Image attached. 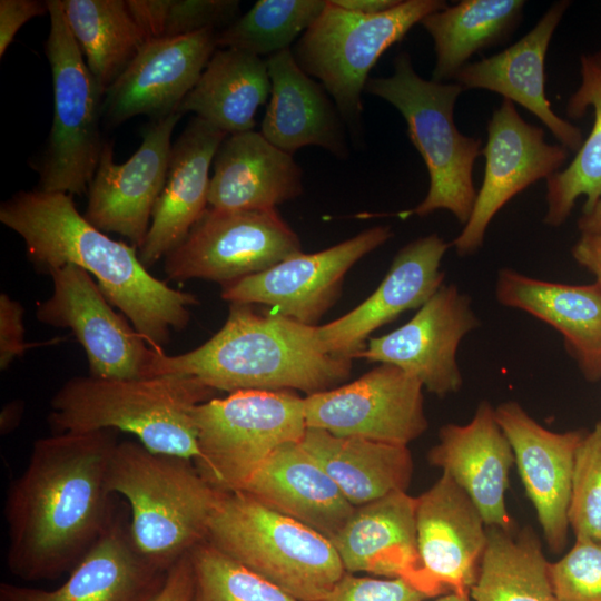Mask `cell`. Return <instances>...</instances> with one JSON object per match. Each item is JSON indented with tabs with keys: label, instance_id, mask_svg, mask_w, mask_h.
<instances>
[{
	"label": "cell",
	"instance_id": "1",
	"mask_svg": "<svg viewBox=\"0 0 601 601\" xmlns=\"http://www.w3.org/2000/svg\"><path fill=\"white\" fill-rule=\"evenodd\" d=\"M117 443L111 428L33 443L4 503L12 574L42 581L71 572L104 534L116 512L107 474Z\"/></svg>",
	"mask_w": 601,
	"mask_h": 601
},
{
	"label": "cell",
	"instance_id": "2",
	"mask_svg": "<svg viewBox=\"0 0 601 601\" xmlns=\"http://www.w3.org/2000/svg\"><path fill=\"white\" fill-rule=\"evenodd\" d=\"M0 221L21 237L39 270L73 264L89 273L152 349L164 351L171 331L188 325L197 297L152 276L138 248L96 228L78 211L71 195L20 190L1 204Z\"/></svg>",
	"mask_w": 601,
	"mask_h": 601
},
{
	"label": "cell",
	"instance_id": "3",
	"mask_svg": "<svg viewBox=\"0 0 601 601\" xmlns=\"http://www.w3.org/2000/svg\"><path fill=\"white\" fill-rule=\"evenodd\" d=\"M353 359L327 353L309 326L252 305L229 304L221 328L195 349L167 355L151 351L148 376H190L214 391H300L336 387Z\"/></svg>",
	"mask_w": 601,
	"mask_h": 601
},
{
	"label": "cell",
	"instance_id": "4",
	"mask_svg": "<svg viewBox=\"0 0 601 601\" xmlns=\"http://www.w3.org/2000/svg\"><path fill=\"white\" fill-rule=\"evenodd\" d=\"M214 392L194 377L176 374L76 376L52 396L49 423L55 433L124 431L151 452L195 462L199 452L193 410Z\"/></svg>",
	"mask_w": 601,
	"mask_h": 601
},
{
	"label": "cell",
	"instance_id": "5",
	"mask_svg": "<svg viewBox=\"0 0 601 601\" xmlns=\"http://www.w3.org/2000/svg\"><path fill=\"white\" fill-rule=\"evenodd\" d=\"M107 483L129 508L130 535L152 565L169 569L206 541L208 524L221 491L191 460L155 453L139 442H118Z\"/></svg>",
	"mask_w": 601,
	"mask_h": 601
},
{
	"label": "cell",
	"instance_id": "6",
	"mask_svg": "<svg viewBox=\"0 0 601 601\" xmlns=\"http://www.w3.org/2000/svg\"><path fill=\"white\" fill-rule=\"evenodd\" d=\"M206 542L298 601H322L346 573L328 538L243 491L220 493Z\"/></svg>",
	"mask_w": 601,
	"mask_h": 601
},
{
	"label": "cell",
	"instance_id": "7",
	"mask_svg": "<svg viewBox=\"0 0 601 601\" xmlns=\"http://www.w3.org/2000/svg\"><path fill=\"white\" fill-rule=\"evenodd\" d=\"M365 90L393 105L404 117L410 140L422 156L430 175L425 198L407 217L451 211L460 224L471 216L477 191L473 181L475 159L482 155L480 139L461 134L454 106L464 90L459 83L425 80L413 69L411 57L401 52L390 77L368 79Z\"/></svg>",
	"mask_w": 601,
	"mask_h": 601
},
{
	"label": "cell",
	"instance_id": "8",
	"mask_svg": "<svg viewBox=\"0 0 601 601\" xmlns=\"http://www.w3.org/2000/svg\"><path fill=\"white\" fill-rule=\"evenodd\" d=\"M446 7L442 0H404L385 12L364 16L327 0L300 36L292 50L296 62L325 88L355 141L363 139L362 92L372 68L416 23Z\"/></svg>",
	"mask_w": 601,
	"mask_h": 601
},
{
	"label": "cell",
	"instance_id": "9",
	"mask_svg": "<svg viewBox=\"0 0 601 601\" xmlns=\"http://www.w3.org/2000/svg\"><path fill=\"white\" fill-rule=\"evenodd\" d=\"M49 35L45 52L53 89V118L41 156L31 166L38 189L88 193L106 141L100 117L104 93L90 72L63 14L61 0H49Z\"/></svg>",
	"mask_w": 601,
	"mask_h": 601
},
{
	"label": "cell",
	"instance_id": "10",
	"mask_svg": "<svg viewBox=\"0 0 601 601\" xmlns=\"http://www.w3.org/2000/svg\"><path fill=\"white\" fill-rule=\"evenodd\" d=\"M199 455L194 462L218 491H240L280 445L307 428L304 397L290 391H238L195 406Z\"/></svg>",
	"mask_w": 601,
	"mask_h": 601
},
{
	"label": "cell",
	"instance_id": "11",
	"mask_svg": "<svg viewBox=\"0 0 601 601\" xmlns=\"http://www.w3.org/2000/svg\"><path fill=\"white\" fill-rule=\"evenodd\" d=\"M302 253L298 235L276 209L208 207L185 239L164 258L169 279L223 285L260 273Z\"/></svg>",
	"mask_w": 601,
	"mask_h": 601
},
{
	"label": "cell",
	"instance_id": "12",
	"mask_svg": "<svg viewBox=\"0 0 601 601\" xmlns=\"http://www.w3.org/2000/svg\"><path fill=\"white\" fill-rule=\"evenodd\" d=\"M423 388L401 368L380 364L352 383L306 395V425L336 436L407 446L428 427Z\"/></svg>",
	"mask_w": 601,
	"mask_h": 601
},
{
	"label": "cell",
	"instance_id": "13",
	"mask_svg": "<svg viewBox=\"0 0 601 601\" xmlns=\"http://www.w3.org/2000/svg\"><path fill=\"white\" fill-rule=\"evenodd\" d=\"M393 236L387 225L368 228L327 249L293 255L260 273L221 286L229 304H263L298 323H316L338 299L344 277L361 258Z\"/></svg>",
	"mask_w": 601,
	"mask_h": 601
},
{
	"label": "cell",
	"instance_id": "14",
	"mask_svg": "<svg viewBox=\"0 0 601 601\" xmlns=\"http://www.w3.org/2000/svg\"><path fill=\"white\" fill-rule=\"evenodd\" d=\"M52 294L37 304L39 322L70 329L87 355L90 375L102 378L148 376L152 348L119 315L85 269L51 268Z\"/></svg>",
	"mask_w": 601,
	"mask_h": 601
},
{
	"label": "cell",
	"instance_id": "15",
	"mask_svg": "<svg viewBox=\"0 0 601 601\" xmlns=\"http://www.w3.org/2000/svg\"><path fill=\"white\" fill-rule=\"evenodd\" d=\"M480 324L470 297L454 284L442 285L407 323L370 337L355 358L394 365L444 397L462 387L457 348Z\"/></svg>",
	"mask_w": 601,
	"mask_h": 601
},
{
	"label": "cell",
	"instance_id": "16",
	"mask_svg": "<svg viewBox=\"0 0 601 601\" xmlns=\"http://www.w3.org/2000/svg\"><path fill=\"white\" fill-rule=\"evenodd\" d=\"M484 178L467 223L453 240L459 256L472 255L483 244L493 217L514 196L538 180L548 179L565 164L568 149L544 140V130L520 116L503 99L487 124Z\"/></svg>",
	"mask_w": 601,
	"mask_h": 601
},
{
	"label": "cell",
	"instance_id": "17",
	"mask_svg": "<svg viewBox=\"0 0 601 601\" xmlns=\"http://www.w3.org/2000/svg\"><path fill=\"white\" fill-rule=\"evenodd\" d=\"M180 117V112H174L151 119L141 130V145L122 164L114 161L112 146L105 142L87 193L83 216L90 224L128 238L138 249L142 246L165 184L171 135Z\"/></svg>",
	"mask_w": 601,
	"mask_h": 601
},
{
	"label": "cell",
	"instance_id": "18",
	"mask_svg": "<svg viewBox=\"0 0 601 601\" xmlns=\"http://www.w3.org/2000/svg\"><path fill=\"white\" fill-rule=\"evenodd\" d=\"M217 31L148 40L102 99V116L120 125L139 115L158 119L178 112L217 48Z\"/></svg>",
	"mask_w": 601,
	"mask_h": 601
},
{
	"label": "cell",
	"instance_id": "19",
	"mask_svg": "<svg viewBox=\"0 0 601 601\" xmlns=\"http://www.w3.org/2000/svg\"><path fill=\"white\" fill-rule=\"evenodd\" d=\"M495 417L511 444L545 542L550 551L560 553L566 545L570 526L568 509L574 455L584 434L582 431H550L515 401L496 406Z\"/></svg>",
	"mask_w": 601,
	"mask_h": 601
},
{
	"label": "cell",
	"instance_id": "20",
	"mask_svg": "<svg viewBox=\"0 0 601 601\" xmlns=\"http://www.w3.org/2000/svg\"><path fill=\"white\" fill-rule=\"evenodd\" d=\"M415 499L417 545L426 574L441 595H470L487 543L480 511L444 472Z\"/></svg>",
	"mask_w": 601,
	"mask_h": 601
},
{
	"label": "cell",
	"instance_id": "21",
	"mask_svg": "<svg viewBox=\"0 0 601 601\" xmlns=\"http://www.w3.org/2000/svg\"><path fill=\"white\" fill-rule=\"evenodd\" d=\"M451 244L437 234L420 237L398 250L378 287L345 315L316 326L323 348L354 359L370 335L402 313L420 308L444 285L441 262Z\"/></svg>",
	"mask_w": 601,
	"mask_h": 601
},
{
	"label": "cell",
	"instance_id": "22",
	"mask_svg": "<svg viewBox=\"0 0 601 601\" xmlns=\"http://www.w3.org/2000/svg\"><path fill=\"white\" fill-rule=\"evenodd\" d=\"M415 508L405 491L356 506L331 539L344 570L401 578L427 598L441 595L421 561Z\"/></svg>",
	"mask_w": 601,
	"mask_h": 601
},
{
	"label": "cell",
	"instance_id": "23",
	"mask_svg": "<svg viewBox=\"0 0 601 601\" xmlns=\"http://www.w3.org/2000/svg\"><path fill=\"white\" fill-rule=\"evenodd\" d=\"M167 572L139 553L130 535L129 515L116 511L104 534L61 585L45 590L4 582L0 584V601H154Z\"/></svg>",
	"mask_w": 601,
	"mask_h": 601
},
{
	"label": "cell",
	"instance_id": "24",
	"mask_svg": "<svg viewBox=\"0 0 601 601\" xmlns=\"http://www.w3.org/2000/svg\"><path fill=\"white\" fill-rule=\"evenodd\" d=\"M427 457L467 494L486 526L514 529L505 503L514 454L490 402L469 423L443 425Z\"/></svg>",
	"mask_w": 601,
	"mask_h": 601
},
{
	"label": "cell",
	"instance_id": "25",
	"mask_svg": "<svg viewBox=\"0 0 601 601\" xmlns=\"http://www.w3.org/2000/svg\"><path fill=\"white\" fill-rule=\"evenodd\" d=\"M569 1L553 3L519 41L505 50L466 63L455 76L463 89H486L519 104L538 117L568 150L583 144L581 130L559 117L545 96V56Z\"/></svg>",
	"mask_w": 601,
	"mask_h": 601
},
{
	"label": "cell",
	"instance_id": "26",
	"mask_svg": "<svg viewBox=\"0 0 601 601\" xmlns=\"http://www.w3.org/2000/svg\"><path fill=\"white\" fill-rule=\"evenodd\" d=\"M227 136L194 117L171 146L165 184L138 256L151 267L181 243L208 208L209 169Z\"/></svg>",
	"mask_w": 601,
	"mask_h": 601
},
{
	"label": "cell",
	"instance_id": "27",
	"mask_svg": "<svg viewBox=\"0 0 601 601\" xmlns=\"http://www.w3.org/2000/svg\"><path fill=\"white\" fill-rule=\"evenodd\" d=\"M266 62L270 100L260 134L290 155L317 146L339 159L347 158L348 131L325 88L298 66L290 49L269 56Z\"/></svg>",
	"mask_w": 601,
	"mask_h": 601
},
{
	"label": "cell",
	"instance_id": "28",
	"mask_svg": "<svg viewBox=\"0 0 601 601\" xmlns=\"http://www.w3.org/2000/svg\"><path fill=\"white\" fill-rule=\"evenodd\" d=\"M213 165L208 190L210 208L270 210L303 193L299 165L260 131L227 135Z\"/></svg>",
	"mask_w": 601,
	"mask_h": 601
},
{
	"label": "cell",
	"instance_id": "29",
	"mask_svg": "<svg viewBox=\"0 0 601 601\" xmlns=\"http://www.w3.org/2000/svg\"><path fill=\"white\" fill-rule=\"evenodd\" d=\"M495 297L555 328L588 381L601 378V284L568 285L510 268L497 273Z\"/></svg>",
	"mask_w": 601,
	"mask_h": 601
},
{
	"label": "cell",
	"instance_id": "30",
	"mask_svg": "<svg viewBox=\"0 0 601 601\" xmlns=\"http://www.w3.org/2000/svg\"><path fill=\"white\" fill-rule=\"evenodd\" d=\"M240 491L329 540L355 509L299 442L277 447Z\"/></svg>",
	"mask_w": 601,
	"mask_h": 601
},
{
	"label": "cell",
	"instance_id": "31",
	"mask_svg": "<svg viewBox=\"0 0 601 601\" xmlns=\"http://www.w3.org/2000/svg\"><path fill=\"white\" fill-rule=\"evenodd\" d=\"M300 445L322 465L353 506L407 490L413 460L406 445L336 436L307 427Z\"/></svg>",
	"mask_w": 601,
	"mask_h": 601
},
{
	"label": "cell",
	"instance_id": "32",
	"mask_svg": "<svg viewBox=\"0 0 601 601\" xmlns=\"http://www.w3.org/2000/svg\"><path fill=\"white\" fill-rule=\"evenodd\" d=\"M270 95L266 60L234 48L216 49L179 106L227 135L254 130L255 115Z\"/></svg>",
	"mask_w": 601,
	"mask_h": 601
},
{
	"label": "cell",
	"instance_id": "33",
	"mask_svg": "<svg viewBox=\"0 0 601 601\" xmlns=\"http://www.w3.org/2000/svg\"><path fill=\"white\" fill-rule=\"evenodd\" d=\"M525 1L463 0L425 17L436 55L432 80L454 79L470 57L505 40L516 28Z\"/></svg>",
	"mask_w": 601,
	"mask_h": 601
},
{
	"label": "cell",
	"instance_id": "34",
	"mask_svg": "<svg viewBox=\"0 0 601 601\" xmlns=\"http://www.w3.org/2000/svg\"><path fill=\"white\" fill-rule=\"evenodd\" d=\"M580 66L581 85L569 98L566 114L578 119L591 106L594 120L569 166L546 179L548 210L543 221L553 227L566 220L578 197H585L583 214L601 198V50L581 56Z\"/></svg>",
	"mask_w": 601,
	"mask_h": 601
},
{
	"label": "cell",
	"instance_id": "35",
	"mask_svg": "<svg viewBox=\"0 0 601 601\" xmlns=\"http://www.w3.org/2000/svg\"><path fill=\"white\" fill-rule=\"evenodd\" d=\"M487 543L475 583L473 601H559L549 563L536 533L525 526L515 532L487 526Z\"/></svg>",
	"mask_w": 601,
	"mask_h": 601
},
{
	"label": "cell",
	"instance_id": "36",
	"mask_svg": "<svg viewBox=\"0 0 601 601\" xmlns=\"http://www.w3.org/2000/svg\"><path fill=\"white\" fill-rule=\"evenodd\" d=\"M67 24L104 96L148 41L124 0H61Z\"/></svg>",
	"mask_w": 601,
	"mask_h": 601
},
{
	"label": "cell",
	"instance_id": "37",
	"mask_svg": "<svg viewBox=\"0 0 601 601\" xmlns=\"http://www.w3.org/2000/svg\"><path fill=\"white\" fill-rule=\"evenodd\" d=\"M327 0H259L245 14L217 31V47L256 56L289 46L321 16Z\"/></svg>",
	"mask_w": 601,
	"mask_h": 601
},
{
	"label": "cell",
	"instance_id": "38",
	"mask_svg": "<svg viewBox=\"0 0 601 601\" xmlns=\"http://www.w3.org/2000/svg\"><path fill=\"white\" fill-rule=\"evenodd\" d=\"M191 601H298L204 541L189 552Z\"/></svg>",
	"mask_w": 601,
	"mask_h": 601
},
{
	"label": "cell",
	"instance_id": "39",
	"mask_svg": "<svg viewBox=\"0 0 601 601\" xmlns=\"http://www.w3.org/2000/svg\"><path fill=\"white\" fill-rule=\"evenodd\" d=\"M147 40L226 28L238 18L237 0H126Z\"/></svg>",
	"mask_w": 601,
	"mask_h": 601
},
{
	"label": "cell",
	"instance_id": "40",
	"mask_svg": "<svg viewBox=\"0 0 601 601\" xmlns=\"http://www.w3.org/2000/svg\"><path fill=\"white\" fill-rule=\"evenodd\" d=\"M568 521L575 540L601 542V421L577 449Z\"/></svg>",
	"mask_w": 601,
	"mask_h": 601
},
{
	"label": "cell",
	"instance_id": "41",
	"mask_svg": "<svg viewBox=\"0 0 601 601\" xmlns=\"http://www.w3.org/2000/svg\"><path fill=\"white\" fill-rule=\"evenodd\" d=\"M549 574L559 601H601V542L575 540Z\"/></svg>",
	"mask_w": 601,
	"mask_h": 601
},
{
	"label": "cell",
	"instance_id": "42",
	"mask_svg": "<svg viewBox=\"0 0 601 601\" xmlns=\"http://www.w3.org/2000/svg\"><path fill=\"white\" fill-rule=\"evenodd\" d=\"M427 597L401 578L375 579L345 573L322 601H424Z\"/></svg>",
	"mask_w": 601,
	"mask_h": 601
},
{
	"label": "cell",
	"instance_id": "43",
	"mask_svg": "<svg viewBox=\"0 0 601 601\" xmlns=\"http://www.w3.org/2000/svg\"><path fill=\"white\" fill-rule=\"evenodd\" d=\"M23 307L9 295H0V368L11 363L31 347L24 339Z\"/></svg>",
	"mask_w": 601,
	"mask_h": 601
},
{
	"label": "cell",
	"instance_id": "44",
	"mask_svg": "<svg viewBox=\"0 0 601 601\" xmlns=\"http://www.w3.org/2000/svg\"><path fill=\"white\" fill-rule=\"evenodd\" d=\"M48 13L47 1H0V57H3L19 29L30 19Z\"/></svg>",
	"mask_w": 601,
	"mask_h": 601
},
{
	"label": "cell",
	"instance_id": "45",
	"mask_svg": "<svg viewBox=\"0 0 601 601\" xmlns=\"http://www.w3.org/2000/svg\"><path fill=\"white\" fill-rule=\"evenodd\" d=\"M194 575L189 553L167 572L166 581L154 601H191Z\"/></svg>",
	"mask_w": 601,
	"mask_h": 601
},
{
	"label": "cell",
	"instance_id": "46",
	"mask_svg": "<svg viewBox=\"0 0 601 601\" xmlns=\"http://www.w3.org/2000/svg\"><path fill=\"white\" fill-rule=\"evenodd\" d=\"M572 256L601 284V234H581L572 248Z\"/></svg>",
	"mask_w": 601,
	"mask_h": 601
},
{
	"label": "cell",
	"instance_id": "47",
	"mask_svg": "<svg viewBox=\"0 0 601 601\" xmlns=\"http://www.w3.org/2000/svg\"><path fill=\"white\" fill-rule=\"evenodd\" d=\"M336 7L364 16H374L395 7L400 0H329Z\"/></svg>",
	"mask_w": 601,
	"mask_h": 601
},
{
	"label": "cell",
	"instance_id": "48",
	"mask_svg": "<svg viewBox=\"0 0 601 601\" xmlns=\"http://www.w3.org/2000/svg\"><path fill=\"white\" fill-rule=\"evenodd\" d=\"M22 401L14 400L7 403L0 414V432L2 435L12 432L20 423L23 415Z\"/></svg>",
	"mask_w": 601,
	"mask_h": 601
},
{
	"label": "cell",
	"instance_id": "49",
	"mask_svg": "<svg viewBox=\"0 0 601 601\" xmlns=\"http://www.w3.org/2000/svg\"><path fill=\"white\" fill-rule=\"evenodd\" d=\"M581 234H601V198L595 206L578 220Z\"/></svg>",
	"mask_w": 601,
	"mask_h": 601
},
{
	"label": "cell",
	"instance_id": "50",
	"mask_svg": "<svg viewBox=\"0 0 601 601\" xmlns=\"http://www.w3.org/2000/svg\"><path fill=\"white\" fill-rule=\"evenodd\" d=\"M435 601H471L470 595H462L457 593H446L436 599Z\"/></svg>",
	"mask_w": 601,
	"mask_h": 601
}]
</instances>
